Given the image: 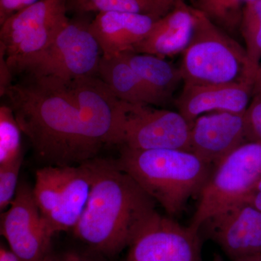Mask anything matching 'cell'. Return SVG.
<instances>
[{"label": "cell", "mask_w": 261, "mask_h": 261, "mask_svg": "<svg viewBox=\"0 0 261 261\" xmlns=\"http://www.w3.org/2000/svg\"><path fill=\"white\" fill-rule=\"evenodd\" d=\"M23 134L14 112L10 106L0 107V166L23 156L21 135Z\"/></svg>", "instance_id": "22"}, {"label": "cell", "mask_w": 261, "mask_h": 261, "mask_svg": "<svg viewBox=\"0 0 261 261\" xmlns=\"http://www.w3.org/2000/svg\"><path fill=\"white\" fill-rule=\"evenodd\" d=\"M90 163L92 190L72 231L85 247L111 259L157 214L156 202L116 161L97 158Z\"/></svg>", "instance_id": "2"}, {"label": "cell", "mask_w": 261, "mask_h": 261, "mask_svg": "<svg viewBox=\"0 0 261 261\" xmlns=\"http://www.w3.org/2000/svg\"><path fill=\"white\" fill-rule=\"evenodd\" d=\"M97 76L122 102L162 106L121 54L102 56Z\"/></svg>", "instance_id": "17"}, {"label": "cell", "mask_w": 261, "mask_h": 261, "mask_svg": "<svg viewBox=\"0 0 261 261\" xmlns=\"http://www.w3.org/2000/svg\"><path fill=\"white\" fill-rule=\"evenodd\" d=\"M256 83L248 80L227 84H184L175 106L190 126L206 113H245Z\"/></svg>", "instance_id": "13"}, {"label": "cell", "mask_w": 261, "mask_h": 261, "mask_svg": "<svg viewBox=\"0 0 261 261\" xmlns=\"http://www.w3.org/2000/svg\"><path fill=\"white\" fill-rule=\"evenodd\" d=\"M239 28L245 42L250 69L259 79L261 68V0L245 5Z\"/></svg>", "instance_id": "21"}, {"label": "cell", "mask_w": 261, "mask_h": 261, "mask_svg": "<svg viewBox=\"0 0 261 261\" xmlns=\"http://www.w3.org/2000/svg\"><path fill=\"white\" fill-rule=\"evenodd\" d=\"M36 261H54V257H53V254L50 252L47 256L43 257L42 259Z\"/></svg>", "instance_id": "32"}, {"label": "cell", "mask_w": 261, "mask_h": 261, "mask_svg": "<svg viewBox=\"0 0 261 261\" xmlns=\"http://www.w3.org/2000/svg\"><path fill=\"white\" fill-rule=\"evenodd\" d=\"M261 177V143L247 142L214 168L201 191L190 227L200 231L216 211L248 195Z\"/></svg>", "instance_id": "6"}, {"label": "cell", "mask_w": 261, "mask_h": 261, "mask_svg": "<svg viewBox=\"0 0 261 261\" xmlns=\"http://www.w3.org/2000/svg\"><path fill=\"white\" fill-rule=\"evenodd\" d=\"M176 3L172 0H68L67 9L78 14L127 12L161 18Z\"/></svg>", "instance_id": "19"}, {"label": "cell", "mask_w": 261, "mask_h": 261, "mask_svg": "<svg viewBox=\"0 0 261 261\" xmlns=\"http://www.w3.org/2000/svg\"><path fill=\"white\" fill-rule=\"evenodd\" d=\"M0 261H21L11 250L2 245L0 249Z\"/></svg>", "instance_id": "29"}, {"label": "cell", "mask_w": 261, "mask_h": 261, "mask_svg": "<svg viewBox=\"0 0 261 261\" xmlns=\"http://www.w3.org/2000/svg\"><path fill=\"white\" fill-rule=\"evenodd\" d=\"M201 229L232 261L261 253V212L245 201L216 211Z\"/></svg>", "instance_id": "11"}, {"label": "cell", "mask_w": 261, "mask_h": 261, "mask_svg": "<svg viewBox=\"0 0 261 261\" xmlns=\"http://www.w3.org/2000/svg\"><path fill=\"white\" fill-rule=\"evenodd\" d=\"M92 183L93 171L90 161L79 166H70L56 207L44 217L53 234L73 231L87 207Z\"/></svg>", "instance_id": "16"}, {"label": "cell", "mask_w": 261, "mask_h": 261, "mask_svg": "<svg viewBox=\"0 0 261 261\" xmlns=\"http://www.w3.org/2000/svg\"><path fill=\"white\" fill-rule=\"evenodd\" d=\"M1 234L21 261L38 260L51 252L54 234L25 182L19 184L14 200L2 214Z\"/></svg>", "instance_id": "10"}, {"label": "cell", "mask_w": 261, "mask_h": 261, "mask_svg": "<svg viewBox=\"0 0 261 261\" xmlns=\"http://www.w3.org/2000/svg\"><path fill=\"white\" fill-rule=\"evenodd\" d=\"M194 27L181 53L179 69L184 84L233 83L258 79L252 73L245 48L192 7Z\"/></svg>", "instance_id": "4"}, {"label": "cell", "mask_w": 261, "mask_h": 261, "mask_svg": "<svg viewBox=\"0 0 261 261\" xmlns=\"http://www.w3.org/2000/svg\"><path fill=\"white\" fill-rule=\"evenodd\" d=\"M260 77H261V68H260Z\"/></svg>", "instance_id": "35"}, {"label": "cell", "mask_w": 261, "mask_h": 261, "mask_svg": "<svg viewBox=\"0 0 261 261\" xmlns=\"http://www.w3.org/2000/svg\"><path fill=\"white\" fill-rule=\"evenodd\" d=\"M102 58V49L89 24L69 20L23 73L65 80L97 76Z\"/></svg>", "instance_id": "7"}, {"label": "cell", "mask_w": 261, "mask_h": 261, "mask_svg": "<svg viewBox=\"0 0 261 261\" xmlns=\"http://www.w3.org/2000/svg\"><path fill=\"white\" fill-rule=\"evenodd\" d=\"M172 1L174 2V3H177V2L179 1V0H172Z\"/></svg>", "instance_id": "34"}, {"label": "cell", "mask_w": 261, "mask_h": 261, "mask_svg": "<svg viewBox=\"0 0 261 261\" xmlns=\"http://www.w3.org/2000/svg\"><path fill=\"white\" fill-rule=\"evenodd\" d=\"M245 116L247 141L261 143V80L257 82Z\"/></svg>", "instance_id": "24"}, {"label": "cell", "mask_w": 261, "mask_h": 261, "mask_svg": "<svg viewBox=\"0 0 261 261\" xmlns=\"http://www.w3.org/2000/svg\"><path fill=\"white\" fill-rule=\"evenodd\" d=\"M193 27L192 7L179 0L167 14L156 20L149 35L134 48L133 51L164 59L176 56L186 49Z\"/></svg>", "instance_id": "15"}, {"label": "cell", "mask_w": 261, "mask_h": 261, "mask_svg": "<svg viewBox=\"0 0 261 261\" xmlns=\"http://www.w3.org/2000/svg\"><path fill=\"white\" fill-rule=\"evenodd\" d=\"M245 113L215 112L198 117L190 128V152L216 168L248 142Z\"/></svg>", "instance_id": "12"}, {"label": "cell", "mask_w": 261, "mask_h": 261, "mask_svg": "<svg viewBox=\"0 0 261 261\" xmlns=\"http://www.w3.org/2000/svg\"><path fill=\"white\" fill-rule=\"evenodd\" d=\"M23 162V156L0 166V211L9 208L18 190L19 172Z\"/></svg>", "instance_id": "23"}, {"label": "cell", "mask_w": 261, "mask_h": 261, "mask_svg": "<svg viewBox=\"0 0 261 261\" xmlns=\"http://www.w3.org/2000/svg\"><path fill=\"white\" fill-rule=\"evenodd\" d=\"M221 0H197L196 8L202 11L204 14L209 15Z\"/></svg>", "instance_id": "27"}, {"label": "cell", "mask_w": 261, "mask_h": 261, "mask_svg": "<svg viewBox=\"0 0 261 261\" xmlns=\"http://www.w3.org/2000/svg\"><path fill=\"white\" fill-rule=\"evenodd\" d=\"M121 55L162 106L168 102L178 84L183 82L179 68L164 58L133 51Z\"/></svg>", "instance_id": "18"}, {"label": "cell", "mask_w": 261, "mask_h": 261, "mask_svg": "<svg viewBox=\"0 0 261 261\" xmlns=\"http://www.w3.org/2000/svg\"><path fill=\"white\" fill-rule=\"evenodd\" d=\"M70 166H44L37 170L33 195L43 217H46L56 207Z\"/></svg>", "instance_id": "20"}, {"label": "cell", "mask_w": 261, "mask_h": 261, "mask_svg": "<svg viewBox=\"0 0 261 261\" xmlns=\"http://www.w3.org/2000/svg\"><path fill=\"white\" fill-rule=\"evenodd\" d=\"M44 166H79L118 145L122 101L98 76L29 75L3 94Z\"/></svg>", "instance_id": "1"}, {"label": "cell", "mask_w": 261, "mask_h": 261, "mask_svg": "<svg viewBox=\"0 0 261 261\" xmlns=\"http://www.w3.org/2000/svg\"><path fill=\"white\" fill-rule=\"evenodd\" d=\"M250 193H261V177L260 179L257 181V183L255 184V186L252 188Z\"/></svg>", "instance_id": "31"}, {"label": "cell", "mask_w": 261, "mask_h": 261, "mask_svg": "<svg viewBox=\"0 0 261 261\" xmlns=\"http://www.w3.org/2000/svg\"><path fill=\"white\" fill-rule=\"evenodd\" d=\"M233 261H261V253L251 255V256L243 257V258L238 259V260Z\"/></svg>", "instance_id": "30"}, {"label": "cell", "mask_w": 261, "mask_h": 261, "mask_svg": "<svg viewBox=\"0 0 261 261\" xmlns=\"http://www.w3.org/2000/svg\"><path fill=\"white\" fill-rule=\"evenodd\" d=\"M67 3L68 0H38L1 24L0 56L12 74L23 73L69 21Z\"/></svg>", "instance_id": "5"}, {"label": "cell", "mask_w": 261, "mask_h": 261, "mask_svg": "<svg viewBox=\"0 0 261 261\" xmlns=\"http://www.w3.org/2000/svg\"><path fill=\"white\" fill-rule=\"evenodd\" d=\"M54 261H109V259L87 247L84 249H70L53 255Z\"/></svg>", "instance_id": "25"}, {"label": "cell", "mask_w": 261, "mask_h": 261, "mask_svg": "<svg viewBox=\"0 0 261 261\" xmlns=\"http://www.w3.org/2000/svg\"><path fill=\"white\" fill-rule=\"evenodd\" d=\"M213 261H224V260H223L222 257H221L219 254L215 253Z\"/></svg>", "instance_id": "33"}, {"label": "cell", "mask_w": 261, "mask_h": 261, "mask_svg": "<svg viewBox=\"0 0 261 261\" xmlns=\"http://www.w3.org/2000/svg\"><path fill=\"white\" fill-rule=\"evenodd\" d=\"M127 248L123 261H202L200 231L159 213Z\"/></svg>", "instance_id": "9"}, {"label": "cell", "mask_w": 261, "mask_h": 261, "mask_svg": "<svg viewBox=\"0 0 261 261\" xmlns=\"http://www.w3.org/2000/svg\"><path fill=\"white\" fill-rule=\"evenodd\" d=\"M116 163L170 216L181 214L192 197L200 195L214 170L193 152L179 149L121 147Z\"/></svg>", "instance_id": "3"}, {"label": "cell", "mask_w": 261, "mask_h": 261, "mask_svg": "<svg viewBox=\"0 0 261 261\" xmlns=\"http://www.w3.org/2000/svg\"><path fill=\"white\" fill-rule=\"evenodd\" d=\"M38 0H0V25L7 19L25 9Z\"/></svg>", "instance_id": "26"}, {"label": "cell", "mask_w": 261, "mask_h": 261, "mask_svg": "<svg viewBox=\"0 0 261 261\" xmlns=\"http://www.w3.org/2000/svg\"><path fill=\"white\" fill-rule=\"evenodd\" d=\"M190 128L178 111L122 102L118 145L142 150L179 149L190 152Z\"/></svg>", "instance_id": "8"}, {"label": "cell", "mask_w": 261, "mask_h": 261, "mask_svg": "<svg viewBox=\"0 0 261 261\" xmlns=\"http://www.w3.org/2000/svg\"><path fill=\"white\" fill-rule=\"evenodd\" d=\"M261 212V193H250L242 200Z\"/></svg>", "instance_id": "28"}, {"label": "cell", "mask_w": 261, "mask_h": 261, "mask_svg": "<svg viewBox=\"0 0 261 261\" xmlns=\"http://www.w3.org/2000/svg\"><path fill=\"white\" fill-rule=\"evenodd\" d=\"M159 18L127 12L98 13L89 23L102 56H110L134 51V48L149 35Z\"/></svg>", "instance_id": "14"}]
</instances>
